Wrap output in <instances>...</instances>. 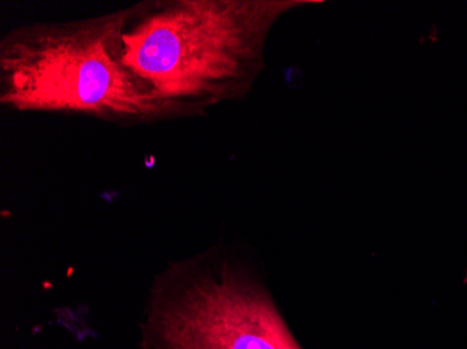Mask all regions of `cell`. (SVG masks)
Instances as JSON below:
<instances>
[{
	"mask_svg": "<svg viewBox=\"0 0 467 349\" xmlns=\"http://www.w3.org/2000/svg\"><path fill=\"white\" fill-rule=\"evenodd\" d=\"M309 0H146L125 7L126 67L186 118L245 98L277 21Z\"/></svg>",
	"mask_w": 467,
	"mask_h": 349,
	"instance_id": "obj_1",
	"label": "cell"
},
{
	"mask_svg": "<svg viewBox=\"0 0 467 349\" xmlns=\"http://www.w3.org/2000/svg\"><path fill=\"white\" fill-rule=\"evenodd\" d=\"M125 9L18 26L0 38V104L10 111L81 115L122 126L186 118L126 67Z\"/></svg>",
	"mask_w": 467,
	"mask_h": 349,
	"instance_id": "obj_2",
	"label": "cell"
},
{
	"mask_svg": "<svg viewBox=\"0 0 467 349\" xmlns=\"http://www.w3.org/2000/svg\"><path fill=\"white\" fill-rule=\"evenodd\" d=\"M139 349H303L256 275L217 251L168 264L154 277Z\"/></svg>",
	"mask_w": 467,
	"mask_h": 349,
	"instance_id": "obj_3",
	"label": "cell"
}]
</instances>
